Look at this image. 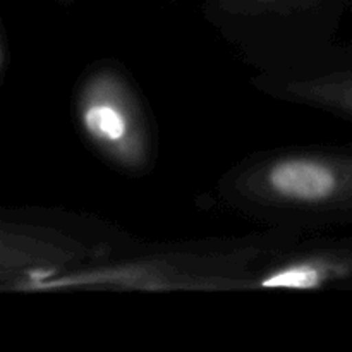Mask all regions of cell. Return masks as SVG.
I'll return each instance as SVG.
<instances>
[{"label":"cell","mask_w":352,"mask_h":352,"mask_svg":"<svg viewBox=\"0 0 352 352\" xmlns=\"http://www.w3.org/2000/svg\"><path fill=\"white\" fill-rule=\"evenodd\" d=\"M217 196L230 212L274 230L352 226V146L256 151L223 172Z\"/></svg>","instance_id":"cell-1"},{"label":"cell","mask_w":352,"mask_h":352,"mask_svg":"<svg viewBox=\"0 0 352 352\" xmlns=\"http://www.w3.org/2000/svg\"><path fill=\"white\" fill-rule=\"evenodd\" d=\"M301 234L270 229L261 236L179 244H140L100 263L58 275L40 292H243L261 268Z\"/></svg>","instance_id":"cell-2"},{"label":"cell","mask_w":352,"mask_h":352,"mask_svg":"<svg viewBox=\"0 0 352 352\" xmlns=\"http://www.w3.org/2000/svg\"><path fill=\"white\" fill-rule=\"evenodd\" d=\"M136 244L122 230L89 217L34 208L2 212L0 287L38 294L58 275L105 261Z\"/></svg>","instance_id":"cell-3"},{"label":"cell","mask_w":352,"mask_h":352,"mask_svg":"<svg viewBox=\"0 0 352 352\" xmlns=\"http://www.w3.org/2000/svg\"><path fill=\"white\" fill-rule=\"evenodd\" d=\"M72 113L86 146L122 175L143 177L158 160L153 116L133 81L116 60H98L78 79Z\"/></svg>","instance_id":"cell-4"},{"label":"cell","mask_w":352,"mask_h":352,"mask_svg":"<svg viewBox=\"0 0 352 352\" xmlns=\"http://www.w3.org/2000/svg\"><path fill=\"white\" fill-rule=\"evenodd\" d=\"M263 289H352V239L296 241L261 268L253 291Z\"/></svg>","instance_id":"cell-5"},{"label":"cell","mask_w":352,"mask_h":352,"mask_svg":"<svg viewBox=\"0 0 352 352\" xmlns=\"http://www.w3.org/2000/svg\"><path fill=\"white\" fill-rule=\"evenodd\" d=\"M251 85L263 95L309 107L352 122V64L315 74H258Z\"/></svg>","instance_id":"cell-6"}]
</instances>
